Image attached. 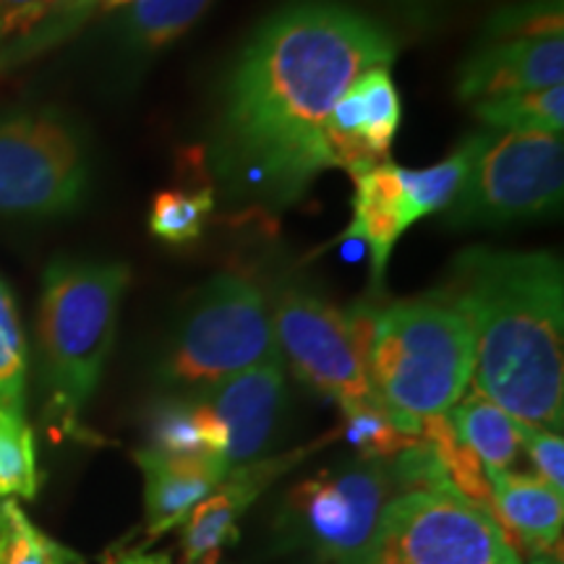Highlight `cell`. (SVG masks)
Segmentation results:
<instances>
[{
	"instance_id": "obj_22",
	"label": "cell",
	"mask_w": 564,
	"mask_h": 564,
	"mask_svg": "<svg viewBox=\"0 0 564 564\" xmlns=\"http://www.w3.org/2000/svg\"><path fill=\"white\" fill-rule=\"evenodd\" d=\"M350 91L356 95L358 110H361V133L364 144L379 162H387L384 158L390 154L392 139L398 133L400 116V95L394 89V82L390 76V66H377L366 70L350 84Z\"/></svg>"
},
{
	"instance_id": "obj_6",
	"label": "cell",
	"mask_w": 564,
	"mask_h": 564,
	"mask_svg": "<svg viewBox=\"0 0 564 564\" xmlns=\"http://www.w3.org/2000/svg\"><path fill=\"white\" fill-rule=\"evenodd\" d=\"M564 141L544 131H478L460 194L444 209L449 228H497L562 209Z\"/></svg>"
},
{
	"instance_id": "obj_17",
	"label": "cell",
	"mask_w": 564,
	"mask_h": 564,
	"mask_svg": "<svg viewBox=\"0 0 564 564\" xmlns=\"http://www.w3.org/2000/svg\"><path fill=\"white\" fill-rule=\"evenodd\" d=\"M449 423H453L457 440L465 447L476 453L484 468L510 470V465L518 460L520 436L518 423L512 415H507L497 403L484 398L481 392L474 390L463 394L457 403L449 408Z\"/></svg>"
},
{
	"instance_id": "obj_11",
	"label": "cell",
	"mask_w": 564,
	"mask_h": 564,
	"mask_svg": "<svg viewBox=\"0 0 564 564\" xmlns=\"http://www.w3.org/2000/svg\"><path fill=\"white\" fill-rule=\"evenodd\" d=\"M202 398L228 432V449H225L228 468L253 463L272 442L285 403L282 356L225 379Z\"/></svg>"
},
{
	"instance_id": "obj_16",
	"label": "cell",
	"mask_w": 564,
	"mask_h": 564,
	"mask_svg": "<svg viewBox=\"0 0 564 564\" xmlns=\"http://www.w3.org/2000/svg\"><path fill=\"white\" fill-rule=\"evenodd\" d=\"M352 178H356V204H352V225L345 238L369 243L373 288H382L394 243L413 225L400 188L398 165L387 160Z\"/></svg>"
},
{
	"instance_id": "obj_18",
	"label": "cell",
	"mask_w": 564,
	"mask_h": 564,
	"mask_svg": "<svg viewBox=\"0 0 564 564\" xmlns=\"http://www.w3.org/2000/svg\"><path fill=\"white\" fill-rule=\"evenodd\" d=\"M215 0H137L123 19V40L137 53H158L183 37Z\"/></svg>"
},
{
	"instance_id": "obj_21",
	"label": "cell",
	"mask_w": 564,
	"mask_h": 564,
	"mask_svg": "<svg viewBox=\"0 0 564 564\" xmlns=\"http://www.w3.org/2000/svg\"><path fill=\"white\" fill-rule=\"evenodd\" d=\"M476 116L491 131H544L562 133L564 87H549L523 95L494 97L476 102Z\"/></svg>"
},
{
	"instance_id": "obj_29",
	"label": "cell",
	"mask_w": 564,
	"mask_h": 564,
	"mask_svg": "<svg viewBox=\"0 0 564 564\" xmlns=\"http://www.w3.org/2000/svg\"><path fill=\"white\" fill-rule=\"evenodd\" d=\"M26 343L21 333L17 301L0 280V408L24 413Z\"/></svg>"
},
{
	"instance_id": "obj_30",
	"label": "cell",
	"mask_w": 564,
	"mask_h": 564,
	"mask_svg": "<svg viewBox=\"0 0 564 564\" xmlns=\"http://www.w3.org/2000/svg\"><path fill=\"white\" fill-rule=\"evenodd\" d=\"M562 24V0H525L494 13L484 30V42L560 37Z\"/></svg>"
},
{
	"instance_id": "obj_28",
	"label": "cell",
	"mask_w": 564,
	"mask_h": 564,
	"mask_svg": "<svg viewBox=\"0 0 564 564\" xmlns=\"http://www.w3.org/2000/svg\"><path fill=\"white\" fill-rule=\"evenodd\" d=\"M102 3L105 0H55L37 26L0 53V74L70 37L91 13L102 11Z\"/></svg>"
},
{
	"instance_id": "obj_9",
	"label": "cell",
	"mask_w": 564,
	"mask_h": 564,
	"mask_svg": "<svg viewBox=\"0 0 564 564\" xmlns=\"http://www.w3.org/2000/svg\"><path fill=\"white\" fill-rule=\"evenodd\" d=\"M398 497L390 463L324 470L288 494L282 533L322 564H369L387 502Z\"/></svg>"
},
{
	"instance_id": "obj_10",
	"label": "cell",
	"mask_w": 564,
	"mask_h": 564,
	"mask_svg": "<svg viewBox=\"0 0 564 564\" xmlns=\"http://www.w3.org/2000/svg\"><path fill=\"white\" fill-rule=\"evenodd\" d=\"M272 306L280 356L312 390L350 408L377 400L348 314L306 288H285Z\"/></svg>"
},
{
	"instance_id": "obj_35",
	"label": "cell",
	"mask_w": 564,
	"mask_h": 564,
	"mask_svg": "<svg viewBox=\"0 0 564 564\" xmlns=\"http://www.w3.org/2000/svg\"><path fill=\"white\" fill-rule=\"evenodd\" d=\"M82 564H84V562H82Z\"/></svg>"
},
{
	"instance_id": "obj_19",
	"label": "cell",
	"mask_w": 564,
	"mask_h": 564,
	"mask_svg": "<svg viewBox=\"0 0 564 564\" xmlns=\"http://www.w3.org/2000/svg\"><path fill=\"white\" fill-rule=\"evenodd\" d=\"M470 160H474V137L463 141L457 150L442 160L440 165L429 167V171H408L398 167L400 188H403V199L411 215V223L421 217L434 215V212L447 209L460 194L465 175H468Z\"/></svg>"
},
{
	"instance_id": "obj_15",
	"label": "cell",
	"mask_w": 564,
	"mask_h": 564,
	"mask_svg": "<svg viewBox=\"0 0 564 564\" xmlns=\"http://www.w3.org/2000/svg\"><path fill=\"white\" fill-rule=\"evenodd\" d=\"M486 478L491 484L494 514L514 552L562 560L564 494L541 478L512 470L486 468Z\"/></svg>"
},
{
	"instance_id": "obj_2",
	"label": "cell",
	"mask_w": 564,
	"mask_h": 564,
	"mask_svg": "<svg viewBox=\"0 0 564 564\" xmlns=\"http://www.w3.org/2000/svg\"><path fill=\"white\" fill-rule=\"evenodd\" d=\"M470 322L474 390L514 421H564V278L549 251L468 249L444 288Z\"/></svg>"
},
{
	"instance_id": "obj_12",
	"label": "cell",
	"mask_w": 564,
	"mask_h": 564,
	"mask_svg": "<svg viewBox=\"0 0 564 564\" xmlns=\"http://www.w3.org/2000/svg\"><path fill=\"white\" fill-rule=\"evenodd\" d=\"M564 82V34L539 40L484 42L463 63L457 95L463 100H494L560 87Z\"/></svg>"
},
{
	"instance_id": "obj_1",
	"label": "cell",
	"mask_w": 564,
	"mask_h": 564,
	"mask_svg": "<svg viewBox=\"0 0 564 564\" xmlns=\"http://www.w3.org/2000/svg\"><path fill=\"white\" fill-rule=\"evenodd\" d=\"M398 42L340 0H293L262 21L225 82L212 167L236 207L282 212L335 167L324 129L358 76Z\"/></svg>"
},
{
	"instance_id": "obj_26",
	"label": "cell",
	"mask_w": 564,
	"mask_h": 564,
	"mask_svg": "<svg viewBox=\"0 0 564 564\" xmlns=\"http://www.w3.org/2000/svg\"><path fill=\"white\" fill-rule=\"evenodd\" d=\"M84 560L45 535L13 499H0V564H82Z\"/></svg>"
},
{
	"instance_id": "obj_20",
	"label": "cell",
	"mask_w": 564,
	"mask_h": 564,
	"mask_svg": "<svg viewBox=\"0 0 564 564\" xmlns=\"http://www.w3.org/2000/svg\"><path fill=\"white\" fill-rule=\"evenodd\" d=\"M421 440L432 444L436 457H440L447 481L453 484L457 494H463L465 499L484 507L494 514V497H491V484L486 478L484 463L478 460L476 453L470 447L457 440L453 423H449L447 413L442 415H429L421 421ZM497 518V514H494ZM499 523V520H497Z\"/></svg>"
},
{
	"instance_id": "obj_3",
	"label": "cell",
	"mask_w": 564,
	"mask_h": 564,
	"mask_svg": "<svg viewBox=\"0 0 564 564\" xmlns=\"http://www.w3.org/2000/svg\"><path fill=\"white\" fill-rule=\"evenodd\" d=\"M470 373V322L444 288L377 308L366 377L400 432L421 436V421L447 413L468 390Z\"/></svg>"
},
{
	"instance_id": "obj_23",
	"label": "cell",
	"mask_w": 564,
	"mask_h": 564,
	"mask_svg": "<svg viewBox=\"0 0 564 564\" xmlns=\"http://www.w3.org/2000/svg\"><path fill=\"white\" fill-rule=\"evenodd\" d=\"M40 489L37 449L24 413L0 408V499H34Z\"/></svg>"
},
{
	"instance_id": "obj_13",
	"label": "cell",
	"mask_w": 564,
	"mask_h": 564,
	"mask_svg": "<svg viewBox=\"0 0 564 564\" xmlns=\"http://www.w3.org/2000/svg\"><path fill=\"white\" fill-rule=\"evenodd\" d=\"M299 457L285 460H253L241 468H232L225 481L212 489L199 505L183 520L181 549L183 564H217L223 552L241 539L238 518L249 510L253 499L278 478L288 465Z\"/></svg>"
},
{
	"instance_id": "obj_33",
	"label": "cell",
	"mask_w": 564,
	"mask_h": 564,
	"mask_svg": "<svg viewBox=\"0 0 564 564\" xmlns=\"http://www.w3.org/2000/svg\"><path fill=\"white\" fill-rule=\"evenodd\" d=\"M108 564H171V556L167 554H141V552H131L126 556H118L116 562Z\"/></svg>"
},
{
	"instance_id": "obj_32",
	"label": "cell",
	"mask_w": 564,
	"mask_h": 564,
	"mask_svg": "<svg viewBox=\"0 0 564 564\" xmlns=\"http://www.w3.org/2000/svg\"><path fill=\"white\" fill-rule=\"evenodd\" d=\"M55 0H0V34H26Z\"/></svg>"
},
{
	"instance_id": "obj_7",
	"label": "cell",
	"mask_w": 564,
	"mask_h": 564,
	"mask_svg": "<svg viewBox=\"0 0 564 564\" xmlns=\"http://www.w3.org/2000/svg\"><path fill=\"white\" fill-rule=\"evenodd\" d=\"M369 564H520V554L489 510L447 486L392 497Z\"/></svg>"
},
{
	"instance_id": "obj_5",
	"label": "cell",
	"mask_w": 564,
	"mask_h": 564,
	"mask_svg": "<svg viewBox=\"0 0 564 564\" xmlns=\"http://www.w3.org/2000/svg\"><path fill=\"white\" fill-rule=\"evenodd\" d=\"M272 358L280 348L267 295L241 274H220L183 308L158 377L173 390L204 394Z\"/></svg>"
},
{
	"instance_id": "obj_4",
	"label": "cell",
	"mask_w": 564,
	"mask_h": 564,
	"mask_svg": "<svg viewBox=\"0 0 564 564\" xmlns=\"http://www.w3.org/2000/svg\"><path fill=\"white\" fill-rule=\"evenodd\" d=\"M131 272L118 262H55L40 299V361L47 413L74 426L100 384Z\"/></svg>"
},
{
	"instance_id": "obj_25",
	"label": "cell",
	"mask_w": 564,
	"mask_h": 564,
	"mask_svg": "<svg viewBox=\"0 0 564 564\" xmlns=\"http://www.w3.org/2000/svg\"><path fill=\"white\" fill-rule=\"evenodd\" d=\"M215 209V186L202 183L199 188H167L152 202L150 230L165 243H188L202 236L204 223Z\"/></svg>"
},
{
	"instance_id": "obj_27",
	"label": "cell",
	"mask_w": 564,
	"mask_h": 564,
	"mask_svg": "<svg viewBox=\"0 0 564 564\" xmlns=\"http://www.w3.org/2000/svg\"><path fill=\"white\" fill-rule=\"evenodd\" d=\"M343 413L345 440L364 460H392V457L421 442V436L400 432L379 400L343 408Z\"/></svg>"
},
{
	"instance_id": "obj_24",
	"label": "cell",
	"mask_w": 564,
	"mask_h": 564,
	"mask_svg": "<svg viewBox=\"0 0 564 564\" xmlns=\"http://www.w3.org/2000/svg\"><path fill=\"white\" fill-rule=\"evenodd\" d=\"M147 429H150V449L154 453L175 457L212 455L204 440L202 403L196 394L160 400L150 411Z\"/></svg>"
},
{
	"instance_id": "obj_8",
	"label": "cell",
	"mask_w": 564,
	"mask_h": 564,
	"mask_svg": "<svg viewBox=\"0 0 564 564\" xmlns=\"http://www.w3.org/2000/svg\"><path fill=\"white\" fill-rule=\"evenodd\" d=\"M87 188V147L63 112L42 108L0 116V215H68L82 207Z\"/></svg>"
},
{
	"instance_id": "obj_34",
	"label": "cell",
	"mask_w": 564,
	"mask_h": 564,
	"mask_svg": "<svg viewBox=\"0 0 564 564\" xmlns=\"http://www.w3.org/2000/svg\"><path fill=\"white\" fill-rule=\"evenodd\" d=\"M531 564H562V560H554V556H533Z\"/></svg>"
},
{
	"instance_id": "obj_14",
	"label": "cell",
	"mask_w": 564,
	"mask_h": 564,
	"mask_svg": "<svg viewBox=\"0 0 564 564\" xmlns=\"http://www.w3.org/2000/svg\"><path fill=\"white\" fill-rule=\"evenodd\" d=\"M133 460L144 470L147 497V541L154 544L175 525L186 520V514L202 502L212 489H217L230 474L223 457L212 455H160L154 449H139Z\"/></svg>"
},
{
	"instance_id": "obj_31",
	"label": "cell",
	"mask_w": 564,
	"mask_h": 564,
	"mask_svg": "<svg viewBox=\"0 0 564 564\" xmlns=\"http://www.w3.org/2000/svg\"><path fill=\"white\" fill-rule=\"evenodd\" d=\"M518 423L520 447L525 449L535 468H539L541 481H546L552 489L564 494V440L560 432L552 429L533 426V423Z\"/></svg>"
}]
</instances>
